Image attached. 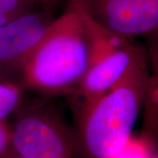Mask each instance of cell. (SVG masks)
<instances>
[{"mask_svg":"<svg viewBox=\"0 0 158 158\" xmlns=\"http://www.w3.org/2000/svg\"><path fill=\"white\" fill-rule=\"evenodd\" d=\"M54 19L34 9L0 27V82L21 87L29 59Z\"/></svg>","mask_w":158,"mask_h":158,"instance_id":"cell-4","label":"cell"},{"mask_svg":"<svg viewBox=\"0 0 158 158\" xmlns=\"http://www.w3.org/2000/svg\"><path fill=\"white\" fill-rule=\"evenodd\" d=\"M154 158H157V156H155V157Z\"/></svg>","mask_w":158,"mask_h":158,"instance_id":"cell-15","label":"cell"},{"mask_svg":"<svg viewBox=\"0 0 158 158\" xmlns=\"http://www.w3.org/2000/svg\"><path fill=\"white\" fill-rule=\"evenodd\" d=\"M146 57L134 64L113 89L79 111L74 135L80 158H117L135 124L149 78Z\"/></svg>","mask_w":158,"mask_h":158,"instance_id":"cell-2","label":"cell"},{"mask_svg":"<svg viewBox=\"0 0 158 158\" xmlns=\"http://www.w3.org/2000/svg\"><path fill=\"white\" fill-rule=\"evenodd\" d=\"M144 57L143 49L129 41L91 64L73 92L77 96L79 111L113 89L130 68Z\"/></svg>","mask_w":158,"mask_h":158,"instance_id":"cell-6","label":"cell"},{"mask_svg":"<svg viewBox=\"0 0 158 158\" xmlns=\"http://www.w3.org/2000/svg\"><path fill=\"white\" fill-rule=\"evenodd\" d=\"M10 127L11 147L23 158H80L73 133L43 104L20 105Z\"/></svg>","mask_w":158,"mask_h":158,"instance_id":"cell-3","label":"cell"},{"mask_svg":"<svg viewBox=\"0 0 158 158\" xmlns=\"http://www.w3.org/2000/svg\"><path fill=\"white\" fill-rule=\"evenodd\" d=\"M0 158H23L19 153L13 148L11 147L8 149V150H6V152L4 153V154H2L1 156H0Z\"/></svg>","mask_w":158,"mask_h":158,"instance_id":"cell-12","label":"cell"},{"mask_svg":"<svg viewBox=\"0 0 158 158\" xmlns=\"http://www.w3.org/2000/svg\"><path fill=\"white\" fill-rule=\"evenodd\" d=\"M33 5L25 0H0V27L11 19L34 9Z\"/></svg>","mask_w":158,"mask_h":158,"instance_id":"cell-10","label":"cell"},{"mask_svg":"<svg viewBox=\"0 0 158 158\" xmlns=\"http://www.w3.org/2000/svg\"><path fill=\"white\" fill-rule=\"evenodd\" d=\"M157 76L149 77L145 95V120L148 131L152 135L157 129Z\"/></svg>","mask_w":158,"mask_h":158,"instance_id":"cell-8","label":"cell"},{"mask_svg":"<svg viewBox=\"0 0 158 158\" xmlns=\"http://www.w3.org/2000/svg\"><path fill=\"white\" fill-rule=\"evenodd\" d=\"M25 1H27V2L31 3V4H33V5H36V4H39L37 0H25Z\"/></svg>","mask_w":158,"mask_h":158,"instance_id":"cell-14","label":"cell"},{"mask_svg":"<svg viewBox=\"0 0 158 158\" xmlns=\"http://www.w3.org/2000/svg\"><path fill=\"white\" fill-rule=\"evenodd\" d=\"M23 90L19 85L0 82V121L7 120L20 106Z\"/></svg>","mask_w":158,"mask_h":158,"instance_id":"cell-7","label":"cell"},{"mask_svg":"<svg viewBox=\"0 0 158 158\" xmlns=\"http://www.w3.org/2000/svg\"><path fill=\"white\" fill-rule=\"evenodd\" d=\"M91 52L84 0H69L30 57L21 88L47 95L74 92L90 67Z\"/></svg>","mask_w":158,"mask_h":158,"instance_id":"cell-1","label":"cell"},{"mask_svg":"<svg viewBox=\"0 0 158 158\" xmlns=\"http://www.w3.org/2000/svg\"><path fill=\"white\" fill-rule=\"evenodd\" d=\"M155 156L148 137L137 139L131 136L117 158H154Z\"/></svg>","mask_w":158,"mask_h":158,"instance_id":"cell-9","label":"cell"},{"mask_svg":"<svg viewBox=\"0 0 158 158\" xmlns=\"http://www.w3.org/2000/svg\"><path fill=\"white\" fill-rule=\"evenodd\" d=\"M37 1L40 5H43V6L49 7V6H55V5H56L60 0H37Z\"/></svg>","mask_w":158,"mask_h":158,"instance_id":"cell-13","label":"cell"},{"mask_svg":"<svg viewBox=\"0 0 158 158\" xmlns=\"http://www.w3.org/2000/svg\"><path fill=\"white\" fill-rule=\"evenodd\" d=\"M102 27L125 38L153 33L158 27V0H84Z\"/></svg>","mask_w":158,"mask_h":158,"instance_id":"cell-5","label":"cell"},{"mask_svg":"<svg viewBox=\"0 0 158 158\" xmlns=\"http://www.w3.org/2000/svg\"><path fill=\"white\" fill-rule=\"evenodd\" d=\"M11 146V133L7 120L0 121V156Z\"/></svg>","mask_w":158,"mask_h":158,"instance_id":"cell-11","label":"cell"}]
</instances>
